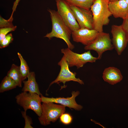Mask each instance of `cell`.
Here are the masks:
<instances>
[{
	"label": "cell",
	"instance_id": "1",
	"mask_svg": "<svg viewBox=\"0 0 128 128\" xmlns=\"http://www.w3.org/2000/svg\"><path fill=\"white\" fill-rule=\"evenodd\" d=\"M52 24L51 31L47 33L44 37L51 39L53 37L63 40L67 44L68 48L72 50L74 45L70 41L72 31L66 24L57 11L48 9Z\"/></svg>",
	"mask_w": 128,
	"mask_h": 128
},
{
	"label": "cell",
	"instance_id": "2",
	"mask_svg": "<svg viewBox=\"0 0 128 128\" xmlns=\"http://www.w3.org/2000/svg\"><path fill=\"white\" fill-rule=\"evenodd\" d=\"M109 0H95L90 10L93 15V29L98 32H103V26L109 23L112 15L108 7Z\"/></svg>",
	"mask_w": 128,
	"mask_h": 128
},
{
	"label": "cell",
	"instance_id": "3",
	"mask_svg": "<svg viewBox=\"0 0 128 128\" xmlns=\"http://www.w3.org/2000/svg\"><path fill=\"white\" fill-rule=\"evenodd\" d=\"M40 96L36 93L23 92L17 95L15 98L17 103L24 111L31 110L40 117L42 112L41 98Z\"/></svg>",
	"mask_w": 128,
	"mask_h": 128
},
{
	"label": "cell",
	"instance_id": "4",
	"mask_svg": "<svg viewBox=\"0 0 128 128\" xmlns=\"http://www.w3.org/2000/svg\"><path fill=\"white\" fill-rule=\"evenodd\" d=\"M65 107L53 102L43 103L41 116L39 117L40 124L46 126L51 122L56 121L62 114L65 111Z\"/></svg>",
	"mask_w": 128,
	"mask_h": 128
},
{
	"label": "cell",
	"instance_id": "5",
	"mask_svg": "<svg viewBox=\"0 0 128 128\" xmlns=\"http://www.w3.org/2000/svg\"><path fill=\"white\" fill-rule=\"evenodd\" d=\"M64 54L69 67L76 66L78 69L83 66L88 62H95L98 59L97 57H94L91 54L90 50L79 54L73 51L68 48L61 50Z\"/></svg>",
	"mask_w": 128,
	"mask_h": 128
},
{
	"label": "cell",
	"instance_id": "6",
	"mask_svg": "<svg viewBox=\"0 0 128 128\" xmlns=\"http://www.w3.org/2000/svg\"><path fill=\"white\" fill-rule=\"evenodd\" d=\"M114 48L109 34L103 32H98L94 40L84 47L86 50H92L96 51L98 54V59H101L104 52L107 51L112 50Z\"/></svg>",
	"mask_w": 128,
	"mask_h": 128
},
{
	"label": "cell",
	"instance_id": "7",
	"mask_svg": "<svg viewBox=\"0 0 128 128\" xmlns=\"http://www.w3.org/2000/svg\"><path fill=\"white\" fill-rule=\"evenodd\" d=\"M58 64L60 67V72L56 78L50 83L47 91L48 90L51 85L55 83L59 85L60 83H63V86L61 87L60 90L66 87L65 83L67 82L73 81L78 82L81 84H84V82L82 80L79 78L76 77V72H73L70 70L69 65L64 55Z\"/></svg>",
	"mask_w": 128,
	"mask_h": 128
},
{
	"label": "cell",
	"instance_id": "8",
	"mask_svg": "<svg viewBox=\"0 0 128 128\" xmlns=\"http://www.w3.org/2000/svg\"><path fill=\"white\" fill-rule=\"evenodd\" d=\"M58 13L72 31L80 28L70 6L64 0L55 1Z\"/></svg>",
	"mask_w": 128,
	"mask_h": 128
},
{
	"label": "cell",
	"instance_id": "9",
	"mask_svg": "<svg viewBox=\"0 0 128 128\" xmlns=\"http://www.w3.org/2000/svg\"><path fill=\"white\" fill-rule=\"evenodd\" d=\"M111 32L112 38V43L119 55H121L125 49L128 43V36L121 25H113Z\"/></svg>",
	"mask_w": 128,
	"mask_h": 128
},
{
	"label": "cell",
	"instance_id": "10",
	"mask_svg": "<svg viewBox=\"0 0 128 128\" xmlns=\"http://www.w3.org/2000/svg\"><path fill=\"white\" fill-rule=\"evenodd\" d=\"M80 28L93 29V18L90 9L70 6Z\"/></svg>",
	"mask_w": 128,
	"mask_h": 128
},
{
	"label": "cell",
	"instance_id": "11",
	"mask_svg": "<svg viewBox=\"0 0 128 128\" xmlns=\"http://www.w3.org/2000/svg\"><path fill=\"white\" fill-rule=\"evenodd\" d=\"M79 91H73L72 96L67 98L58 97L56 98L48 97H44L42 95L41 96L42 102L43 103L53 102L61 105L65 107L70 109L79 111L83 108L81 105L77 104L75 98L80 94Z\"/></svg>",
	"mask_w": 128,
	"mask_h": 128
},
{
	"label": "cell",
	"instance_id": "12",
	"mask_svg": "<svg viewBox=\"0 0 128 128\" xmlns=\"http://www.w3.org/2000/svg\"><path fill=\"white\" fill-rule=\"evenodd\" d=\"M98 32L94 29L81 28L72 31L71 36L73 40L87 46L91 43L96 38Z\"/></svg>",
	"mask_w": 128,
	"mask_h": 128
},
{
	"label": "cell",
	"instance_id": "13",
	"mask_svg": "<svg viewBox=\"0 0 128 128\" xmlns=\"http://www.w3.org/2000/svg\"><path fill=\"white\" fill-rule=\"evenodd\" d=\"M108 7L112 15L115 18L123 20L128 16V5L124 0L109 1Z\"/></svg>",
	"mask_w": 128,
	"mask_h": 128
},
{
	"label": "cell",
	"instance_id": "14",
	"mask_svg": "<svg viewBox=\"0 0 128 128\" xmlns=\"http://www.w3.org/2000/svg\"><path fill=\"white\" fill-rule=\"evenodd\" d=\"M102 78L105 81L114 85L120 82L123 77L119 69L114 67H110L104 69Z\"/></svg>",
	"mask_w": 128,
	"mask_h": 128
},
{
	"label": "cell",
	"instance_id": "15",
	"mask_svg": "<svg viewBox=\"0 0 128 128\" xmlns=\"http://www.w3.org/2000/svg\"><path fill=\"white\" fill-rule=\"evenodd\" d=\"M27 78V80L23 81L24 86L22 91L23 92L36 93L41 96L42 95L39 90L38 85L36 81L34 72H30Z\"/></svg>",
	"mask_w": 128,
	"mask_h": 128
},
{
	"label": "cell",
	"instance_id": "16",
	"mask_svg": "<svg viewBox=\"0 0 128 128\" xmlns=\"http://www.w3.org/2000/svg\"><path fill=\"white\" fill-rule=\"evenodd\" d=\"M7 75L15 82L17 86L22 87V81L19 66L14 64H12L10 69L7 73Z\"/></svg>",
	"mask_w": 128,
	"mask_h": 128
},
{
	"label": "cell",
	"instance_id": "17",
	"mask_svg": "<svg viewBox=\"0 0 128 128\" xmlns=\"http://www.w3.org/2000/svg\"><path fill=\"white\" fill-rule=\"evenodd\" d=\"M64 0L70 6H75L90 10L95 0Z\"/></svg>",
	"mask_w": 128,
	"mask_h": 128
},
{
	"label": "cell",
	"instance_id": "18",
	"mask_svg": "<svg viewBox=\"0 0 128 128\" xmlns=\"http://www.w3.org/2000/svg\"><path fill=\"white\" fill-rule=\"evenodd\" d=\"M17 86L15 82L7 75L3 79L0 85V92L2 93L14 89Z\"/></svg>",
	"mask_w": 128,
	"mask_h": 128
},
{
	"label": "cell",
	"instance_id": "19",
	"mask_svg": "<svg viewBox=\"0 0 128 128\" xmlns=\"http://www.w3.org/2000/svg\"><path fill=\"white\" fill-rule=\"evenodd\" d=\"M17 54L20 62L19 69L23 81L27 77L29 74L30 72L29 69L26 62L21 54L18 52Z\"/></svg>",
	"mask_w": 128,
	"mask_h": 128
},
{
	"label": "cell",
	"instance_id": "20",
	"mask_svg": "<svg viewBox=\"0 0 128 128\" xmlns=\"http://www.w3.org/2000/svg\"><path fill=\"white\" fill-rule=\"evenodd\" d=\"M13 40V35L11 33L8 34L0 42V48L2 49L8 46Z\"/></svg>",
	"mask_w": 128,
	"mask_h": 128
},
{
	"label": "cell",
	"instance_id": "21",
	"mask_svg": "<svg viewBox=\"0 0 128 128\" xmlns=\"http://www.w3.org/2000/svg\"><path fill=\"white\" fill-rule=\"evenodd\" d=\"M59 118L60 121L66 125L71 123L73 120L72 116L68 113H63L60 116Z\"/></svg>",
	"mask_w": 128,
	"mask_h": 128
},
{
	"label": "cell",
	"instance_id": "22",
	"mask_svg": "<svg viewBox=\"0 0 128 128\" xmlns=\"http://www.w3.org/2000/svg\"><path fill=\"white\" fill-rule=\"evenodd\" d=\"M17 26H15L13 27H6L0 28V42L10 32L15 31L16 29Z\"/></svg>",
	"mask_w": 128,
	"mask_h": 128
},
{
	"label": "cell",
	"instance_id": "23",
	"mask_svg": "<svg viewBox=\"0 0 128 128\" xmlns=\"http://www.w3.org/2000/svg\"><path fill=\"white\" fill-rule=\"evenodd\" d=\"M13 18H10L8 20H6L0 16V28L6 27H13L14 26L12 23Z\"/></svg>",
	"mask_w": 128,
	"mask_h": 128
},
{
	"label": "cell",
	"instance_id": "24",
	"mask_svg": "<svg viewBox=\"0 0 128 128\" xmlns=\"http://www.w3.org/2000/svg\"><path fill=\"white\" fill-rule=\"evenodd\" d=\"M26 111H24L21 112L23 117L24 118L25 120L24 128H33L31 125L32 124V119L29 116L27 115Z\"/></svg>",
	"mask_w": 128,
	"mask_h": 128
},
{
	"label": "cell",
	"instance_id": "25",
	"mask_svg": "<svg viewBox=\"0 0 128 128\" xmlns=\"http://www.w3.org/2000/svg\"><path fill=\"white\" fill-rule=\"evenodd\" d=\"M121 25L126 32L128 36V16L126 18L123 20V23Z\"/></svg>",
	"mask_w": 128,
	"mask_h": 128
},
{
	"label": "cell",
	"instance_id": "26",
	"mask_svg": "<svg viewBox=\"0 0 128 128\" xmlns=\"http://www.w3.org/2000/svg\"><path fill=\"white\" fill-rule=\"evenodd\" d=\"M20 0H16L14 2L12 7V12L10 18H13V15L14 12L16 11L17 6L18 5V3Z\"/></svg>",
	"mask_w": 128,
	"mask_h": 128
},
{
	"label": "cell",
	"instance_id": "27",
	"mask_svg": "<svg viewBox=\"0 0 128 128\" xmlns=\"http://www.w3.org/2000/svg\"><path fill=\"white\" fill-rule=\"evenodd\" d=\"M128 5V0H124Z\"/></svg>",
	"mask_w": 128,
	"mask_h": 128
},
{
	"label": "cell",
	"instance_id": "28",
	"mask_svg": "<svg viewBox=\"0 0 128 128\" xmlns=\"http://www.w3.org/2000/svg\"><path fill=\"white\" fill-rule=\"evenodd\" d=\"M110 1H116L118 0H109Z\"/></svg>",
	"mask_w": 128,
	"mask_h": 128
}]
</instances>
